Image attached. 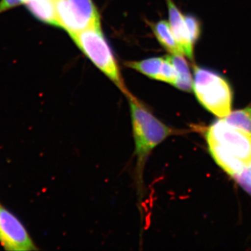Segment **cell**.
I'll return each instance as SVG.
<instances>
[{
    "label": "cell",
    "instance_id": "1",
    "mask_svg": "<svg viewBox=\"0 0 251 251\" xmlns=\"http://www.w3.org/2000/svg\"><path fill=\"white\" fill-rule=\"evenodd\" d=\"M211 156L226 173L234 176L251 165V135L224 118L211 125L206 133Z\"/></svg>",
    "mask_w": 251,
    "mask_h": 251
},
{
    "label": "cell",
    "instance_id": "2",
    "mask_svg": "<svg viewBox=\"0 0 251 251\" xmlns=\"http://www.w3.org/2000/svg\"><path fill=\"white\" fill-rule=\"evenodd\" d=\"M126 97L129 103L134 139L135 175L138 186H140L143 184L144 170L149 156L167 138L179 134V130L168 126L158 120L131 94Z\"/></svg>",
    "mask_w": 251,
    "mask_h": 251
},
{
    "label": "cell",
    "instance_id": "3",
    "mask_svg": "<svg viewBox=\"0 0 251 251\" xmlns=\"http://www.w3.org/2000/svg\"><path fill=\"white\" fill-rule=\"evenodd\" d=\"M193 90L198 101L208 111L220 118L230 114L233 92L227 80L220 74L195 67Z\"/></svg>",
    "mask_w": 251,
    "mask_h": 251
},
{
    "label": "cell",
    "instance_id": "4",
    "mask_svg": "<svg viewBox=\"0 0 251 251\" xmlns=\"http://www.w3.org/2000/svg\"><path fill=\"white\" fill-rule=\"evenodd\" d=\"M71 36L77 47L119 87L126 97L129 95L130 93L124 83L116 60L100 27L88 28Z\"/></svg>",
    "mask_w": 251,
    "mask_h": 251
},
{
    "label": "cell",
    "instance_id": "5",
    "mask_svg": "<svg viewBox=\"0 0 251 251\" xmlns=\"http://www.w3.org/2000/svg\"><path fill=\"white\" fill-rule=\"evenodd\" d=\"M0 243L7 251L37 250L22 223L12 213L0 206Z\"/></svg>",
    "mask_w": 251,
    "mask_h": 251
},
{
    "label": "cell",
    "instance_id": "6",
    "mask_svg": "<svg viewBox=\"0 0 251 251\" xmlns=\"http://www.w3.org/2000/svg\"><path fill=\"white\" fill-rule=\"evenodd\" d=\"M169 10L170 25L175 39L181 46L184 54L193 60V44L191 42L184 16L172 0H167Z\"/></svg>",
    "mask_w": 251,
    "mask_h": 251
},
{
    "label": "cell",
    "instance_id": "7",
    "mask_svg": "<svg viewBox=\"0 0 251 251\" xmlns=\"http://www.w3.org/2000/svg\"><path fill=\"white\" fill-rule=\"evenodd\" d=\"M79 31L100 27V16L92 0H69Z\"/></svg>",
    "mask_w": 251,
    "mask_h": 251
},
{
    "label": "cell",
    "instance_id": "8",
    "mask_svg": "<svg viewBox=\"0 0 251 251\" xmlns=\"http://www.w3.org/2000/svg\"><path fill=\"white\" fill-rule=\"evenodd\" d=\"M25 5L29 12L39 21L60 27L54 0H29Z\"/></svg>",
    "mask_w": 251,
    "mask_h": 251
},
{
    "label": "cell",
    "instance_id": "9",
    "mask_svg": "<svg viewBox=\"0 0 251 251\" xmlns=\"http://www.w3.org/2000/svg\"><path fill=\"white\" fill-rule=\"evenodd\" d=\"M153 32L158 41L173 54H184V51L178 44L170 25L166 21L157 23L153 28Z\"/></svg>",
    "mask_w": 251,
    "mask_h": 251
},
{
    "label": "cell",
    "instance_id": "10",
    "mask_svg": "<svg viewBox=\"0 0 251 251\" xmlns=\"http://www.w3.org/2000/svg\"><path fill=\"white\" fill-rule=\"evenodd\" d=\"M168 56L177 72L178 77L175 87L184 92H191L193 90V80L186 59L181 54Z\"/></svg>",
    "mask_w": 251,
    "mask_h": 251
},
{
    "label": "cell",
    "instance_id": "11",
    "mask_svg": "<svg viewBox=\"0 0 251 251\" xmlns=\"http://www.w3.org/2000/svg\"><path fill=\"white\" fill-rule=\"evenodd\" d=\"M54 1L60 27L65 29L70 35L78 32V27L69 0H54Z\"/></svg>",
    "mask_w": 251,
    "mask_h": 251
},
{
    "label": "cell",
    "instance_id": "12",
    "mask_svg": "<svg viewBox=\"0 0 251 251\" xmlns=\"http://www.w3.org/2000/svg\"><path fill=\"white\" fill-rule=\"evenodd\" d=\"M163 61L164 58L163 57H153L140 62H126V65L145 74L147 76L158 80Z\"/></svg>",
    "mask_w": 251,
    "mask_h": 251
},
{
    "label": "cell",
    "instance_id": "13",
    "mask_svg": "<svg viewBox=\"0 0 251 251\" xmlns=\"http://www.w3.org/2000/svg\"><path fill=\"white\" fill-rule=\"evenodd\" d=\"M229 125L244 130L251 135V107L231 112L229 115L224 118Z\"/></svg>",
    "mask_w": 251,
    "mask_h": 251
},
{
    "label": "cell",
    "instance_id": "14",
    "mask_svg": "<svg viewBox=\"0 0 251 251\" xmlns=\"http://www.w3.org/2000/svg\"><path fill=\"white\" fill-rule=\"evenodd\" d=\"M177 72L170 59L169 56H166L162 64L161 74L158 80L168 82L175 86L177 80Z\"/></svg>",
    "mask_w": 251,
    "mask_h": 251
},
{
    "label": "cell",
    "instance_id": "15",
    "mask_svg": "<svg viewBox=\"0 0 251 251\" xmlns=\"http://www.w3.org/2000/svg\"><path fill=\"white\" fill-rule=\"evenodd\" d=\"M184 19L186 26H187L191 42L194 45L195 43L198 40L200 35H201V23L197 18L191 15L184 16Z\"/></svg>",
    "mask_w": 251,
    "mask_h": 251
},
{
    "label": "cell",
    "instance_id": "16",
    "mask_svg": "<svg viewBox=\"0 0 251 251\" xmlns=\"http://www.w3.org/2000/svg\"><path fill=\"white\" fill-rule=\"evenodd\" d=\"M233 177L239 186L251 195V165Z\"/></svg>",
    "mask_w": 251,
    "mask_h": 251
},
{
    "label": "cell",
    "instance_id": "17",
    "mask_svg": "<svg viewBox=\"0 0 251 251\" xmlns=\"http://www.w3.org/2000/svg\"><path fill=\"white\" fill-rule=\"evenodd\" d=\"M22 4V0H1L0 1V14Z\"/></svg>",
    "mask_w": 251,
    "mask_h": 251
}]
</instances>
